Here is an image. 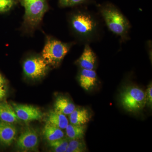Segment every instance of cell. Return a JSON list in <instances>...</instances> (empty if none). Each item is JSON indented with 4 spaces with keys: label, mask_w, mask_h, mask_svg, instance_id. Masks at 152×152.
Returning <instances> with one entry per match:
<instances>
[{
    "label": "cell",
    "mask_w": 152,
    "mask_h": 152,
    "mask_svg": "<svg viewBox=\"0 0 152 152\" xmlns=\"http://www.w3.org/2000/svg\"><path fill=\"white\" fill-rule=\"evenodd\" d=\"M101 18L99 14L89 10L87 6L73 8L68 14L67 22L76 42L85 45L100 40L104 31Z\"/></svg>",
    "instance_id": "cell-1"
},
{
    "label": "cell",
    "mask_w": 152,
    "mask_h": 152,
    "mask_svg": "<svg viewBox=\"0 0 152 152\" xmlns=\"http://www.w3.org/2000/svg\"><path fill=\"white\" fill-rule=\"evenodd\" d=\"M96 6L99 15L109 31L118 37L121 42L129 40L132 25L121 10L110 2L98 4Z\"/></svg>",
    "instance_id": "cell-2"
},
{
    "label": "cell",
    "mask_w": 152,
    "mask_h": 152,
    "mask_svg": "<svg viewBox=\"0 0 152 152\" xmlns=\"http://www.w3.org/2000/svg\"><path fill=\"white\" fill-rule=\"evenodd\" d=\"M25 10L20 29L23 34L31 36L40 27L44 16L49 10L48 0H18Z\"/></svg>",
    "instance_id": "cell-3"
},
{
    "label": "cell",
    "mask_w": 152,
    "mask_h": 152,
    "mask_svg": "<svg viewBox=\"0 0 152 152\" xmlns=\"http://www.w3.org/2000/svg\"><path fill=\"white\" fill-rule=\"evenodd\" d=\"M76 42H64L52 36H46L41 56L50 66L57 68Z\"/></svg>",
    "instance_id": "cell-4"
},
{
    "label": "cell",
    "mask_w": 152,
    "mask_h": 152,
    "mask_svg": "<svg viewBox=\"0 0 152 152\" xmlns=\"http://www.w3.org/2000/svg\"><path fill=\"white\" fill-rule=\"evenodd\" d=\"M120 101L127 111L137 113L142 110L146 105L145 93L138 87H126L121 93Z\"/></svg>",
    "instance_id": "cell-5"
},
{
    "label": "cell",
    "mask_w": 152,
    "mask_h": 152,
    "mask_svg": "<svg viewBox=\"0 0 152 152\" xmlns=\"http://www.w3.org/2000/svg\"><path fill=\"white\" fill-rule=\"evenodd\" d=\"M50 67L42 56L37 54L27 57L24 61L23 65L25 76L32 80L43 77L47 75Z\"/></svg>",
    "instance_id": "cell-6"
},
{
    "label": "cell",
    "mask_w": 152,
    "mask_h": 152,
    "mask_svg": "<svg viewBox=\"0 0 152 152\" xmlns=\"http://www.w3.org/2000/svg\"><path fill=\"white\" fill-rule=\"evenodd\" d=\"M39 141L37 132L33 128L28 127L19 136L17 147L22 151H34L37 148Z\"/></svg>",
    "instance_id": "cell-7"
},
{
    "label": "cell",
    "mask_w": 152,
    "mask_h": 152,
    "mask_svg": "<svg viewBox=\"0 0 152 152\" xmlns=\"http://www.w3.org/2000/svg\"><path fill=\"white\" fill-rule=\"evenodd\" d=\"M12 107L19 120L25 122L40 120L42 118V112L34 106L14 104Z\"/></svg>",
    "instance_id": "cell-8"
},
{
    "label": "cell",
    "mask_w": 152,
    "mask_h": 152,
    "mask_svg": "<svg viewBox=\"0 0 152 152\" xmlns=\"http://www.w3.org/2000/svg\"><path fill=\"white\" fill-rule=\"evenodd\" d=\"M97 58L96 55L90 46V45H85L84 49L81 56L76 61L77 65L80 69L87 70H95L96 66Z\"/></svg>",
    "instance_id": "cell-9"
},
{
    "label": "cell",
    "mask_w": 152,
    "mask_h": 152,
    "mask_svg": "<svg viewBox=\"0 0 152 152\" xmlns=\"http://www.w3.org/2000/svg\"><path fill=\"white\" fill-rule=\"evenodd\" d=\"M17 134V128L13 124L0 121V143L9 146L15 140Z\"/></svg>",
    "instance_id": "cell-10"
},
{
    "label": "cell",
    "mask_w": 152,
    "mask_h": 152,
    "mask_svg": "<svg viewBox=\"0 0 152 152\" xmlns=\"http://www.w3.org/2000/svg\"><path fill=\"white\" fill-rule=\"evenodd\" d=\"M78 78L81 86L87 91L94 87L98 81L97 75L95 70L81 69Z\"/></svg>",
    "instance_id": "cell-11"
},
{
    "label": "cell",
    "mask_w": 152,
    "mask_h": 152,
    "mask_svg": "<svg viewBox=\"0 0 152 152\" xmlns=\"http://www.w3.org/2000/svg\"><path fill=\"white\" fill-rule=\"evenodd\" d=\"M91 118L89 111L85 107L75 108L69 116L70 124L77 125H86L91 121Z\"/></svg>",
    "instance_id": "cell-12"
},
{
    "label": "cell",
    "mask_w": 152,
    "mask_h": 152,
    "mask_svg": "<svg viewBox=\"0 0 152 152\" xmlns=\"http://www.w3.org/2000/svg\"><path fill=\"white\" fill-rule=\"evenodd\" d=\"M47 123L54 125L57 127L64 129L69 124V120L66 115L56 110L50 111L47 116Z\"/></svg>",
    "instance_id": "cell-13"
},
{
    "label": "cell",
    "mask_w": 152,
    "mask_h": 152,
    "mask_svg": "<svg viewBox=\"0 0 152 152\" xmlns=\"http://www.w3.org/2000/svg\"><path fill=\"white\" fill-rule=\"evenodd\" d=\"M19 120L12 106L7 103H0V121L14 124Z\"/></svg>",
    "instance_id": "cell-14"
},
{
    "label": "cell",
    "mask_w": 152,
    "mask_h": 152,
    "mask_svg": "<svg viewBox=\"0 0 152 152\" xmlns=\"http://www.w3.org/2000/svg\"><path fill=\"white\" fill-rule=\"evenodd\" d=\"M54 110L65 115H69L76 107L69 99L64 96H59L56 99Z\"/></svg>",
    "instance_id": "cell-15"
},
{
    "label": "cell",
    "mask_w": 152,
    "mask_h": 152,
    "mask_svg": "<svg viewBox=\"0 0 152 152\" xmlns=\"http://www.w3.org/2000/svg\"><path fill=\"white\" fill-rule=\"evenodd\" d=\"M65 129L67 138L69 140L84 139L86 131L87 126L69 124Z\"/></svg>",
    "instance_id": "cell-16"
},
{
    "label": "cell",
    "mask_w": 152,
    "mask_h": 152,
    "mask_svg": "<svg viewBox=\"0 0 152 152\" xmlns=\"http://www.w3.org/2000/svg\"><path fill=\"white\" fill-rule=\"evenodd\" d=\"M43 133L45 138L48 142L62 138L64 136L61 129L47 123L44 127Z\"/></svg>",
    "instance_id": "cell-17"
},
{
    "label": "cell",
    "mask_w": 152,
    "mask_h": 152,
    "mask_svg": "<svg viewBox=\"0 0 152 152\" xmlns=\"http://www.w3.org/2000/svg\"><path fill=\"white\" fill-rule=\"evenodd\" d=\"M96 4L95 0H58L59 7L61 8L87 6Z\"/></svg>",
    "instance_id": "cell-18"
},
{
    "label": "cell",
    "mask_w": 152,
    "mask_h": 152,
    "mask_svg": "<svg viewBox=\"0 0 152 152\" xmlns=\"http://www.w3.org/2000/svg\"><path fill=\"white\" fill-rule=\"evenodd\" d=\"M86 148V145L83 139L69 140L66 152H85Z\"/></svg>",
    "instance_id": "cell-19"
},
{
    "label": "cell",
    "mask_w": 152,
    "mask_h": 152,
    "mask_svg": "<svg viewBox=\"0 0 152 152\" xmlns=\"http://www.w3.org/2000/svg\"><path fill=\"white\" fill-rule=\"evenodd\" d=\"M69 140L67 138H62L49 142L50 147L54 152H65L69 144Z\"/></svg>",
    "instance_id": "cell-20"
},
{
    "label": "cell",
    "mask_w": 152,
    "mask_h": 152,
    "mask_svg": "<svg viewBox=\"0 0 152 152\" xmlns=\"http://www.w3.org/2000/svg\"><path fill=\"white\" fill-rule=\"evenodd\" d=\"M18 2V0H0V14L10 12L15 8Z\"/></svg>",
    "instance_id": "cell-21"
},
{
    "label": "cell",
    "mask_w": 152,
    "mask_h": 152,
    "mask_svg": "<svg viewBox=\"0 0 152 152\" xmlns=\"http://www.w3.org/2000/svg\"><path fill=\"white\" fill-rule=\"evenodd\" d=\"M145 93L146 105L149 107H152V83L149 84L148 86Z\"/></svg>",
    "instance_id": "cell-22"
},
{
    "label": "cell",
    "mask_w": 152,
    "mask_h": 152,
    "mask_svg": "<svg viewBox=\"0 0 152 152\" xmlns=\"http://www.w3.org/2000/svg\"><path fill=\"white\" fill-rule=\"evenodd\" d=\"M6 94L7 91L4 85L0 86V101L1 100L6 96Z\"/></svg>",
    "instance_id": "cell-23"
},
{
    "label": "cell",
    "mask_w": 152,
    "mask_h": 152,
    "mask_svg": "<svg viewBox=\"0 0 152 152\" xmlns=\"http://www.w3.org/2000/svg\"><path fill=\"white\" fill-rule=\"evenodd\" d=\"M4 79L2 75L0 74V86H3L4 84Z\"/></svg>",
    "instance_id": "cell-24"
}]
</instances>
